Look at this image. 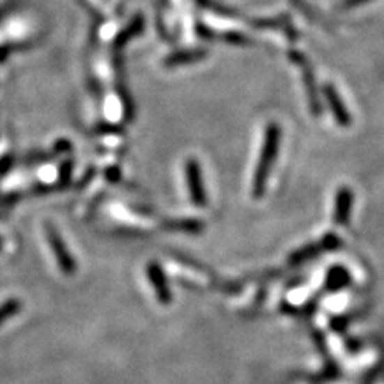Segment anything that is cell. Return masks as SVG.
Segmentation results:
<instances>
[{"mask_svg": "<svg viewBox=\"0 0 384 384\" xmlns=\"http://www.w3.org/2000/svg\"><path fill=\"white\" fill-rule=\"evenodd\" d=\"M280 146V128L277 123L270 122L266 127V133H264V143L261 148V155H259V162L253 176V197H261L264 189H266V183L269 178V173L272 170V165L275 159H277Z\"/></svg>", "mask_w": 384, "mask_h": 384, "instance_id": "cell-1", "label": "cell"}, {"mask_svg": "<svg viewBox=\"0 0 384 384\" xmlns=\"http://www.w3.org/2000/svg\"><path fill=\"white\" fill-rule=\"evenodd\" d=\"M290 58L298 64L302 74V82H305L306 86V93H307V100H309V109L312 112L314 117H318V114H322V105L321 100H318V91L316 86V77H314V72L309 66V63L306 61V58L301 55L298 52H291Z\"/></svg>", "mask_w": 384, "mask_h": 384, "instance_id": "cell-2", "label": "cell"}, {"mask_svg": "<svg viewBox=\"0 0 384 384\" xmlns=\"http://www.w3.org/2000/svg\"><path fill=\"white\" fill-rule=\"evenodd\" d=\"M353 203H354L353 189L348 186L339 187L337 192V197H335V212H333V221L338 226L349 224L351 212H353Z\"/></svg>", "mask_w": 384, "mask_h": 384, "instance_id": "cell-3", "label": "cell"}, {"mask_svg": "<svg viewBox=\"0 0 384 384\" xmlns=\"http://www.w3.org/2000/svg\"><path fill=\"white\" fill-rule=\"evenodd\" d=\"M323 95H325V100L328 102L330 109H332L335 118H337L338 125L341 127H349L351 122H353V118H351V114L348 111V107L344 106V102L341 100V96L338 95L337 89H335L333 85H323Z\"/></svg>", "mask_w": 384, "mask_h": 384, "instance_id": "cell-4", "label": "cell"}, {"mask_svg": "<svg viewBox=\"0 0 384 384\" xmlns=\"http://www.w3.org/2000/svg\"><path fill=\"white\" fill-rule=\"evenodd\" d=\"M186 176H187V185L189 191H191V197L199 207H202L205 202V192L202 189V181H200V171L196 160H187L186 167Z\"/></svg>", "mask_w": 384, "mask_h": 384, "instance_id": "cell-5", "label": "cell"}, {"mask_svg": "<svg viewBox=\"0 0 384 384\" xmlns=\"http://www.w3.org/2000/svg\"><path fill=\"white\" fill-rule=\"evenodd\" d=\"M48 239H50V243H52L53 250H55V253H56V258H58L59 264H61L63 270H66V272H71V270H72L71 258H69L66 248H64L61 240H59V237L56 236V232L53 229L48 231Z\"/></svg>", "mask_w": 384, "mask_h": 384, "instance_id": "cell-6", "label": "cell"}, {"mask_svg": "<svg viewBox=\"0 0 384 384\" xmlns=\"http://www.w3.org/2000/svg\"><path fill=\"white\" fill-rule=\"evenodd\" d=\"M348 282V272L343 268H335L328 274V285L330 289H339Z\"/></svg>", "mask_w": 384, "mask_h": 384, "instance_id": "cell-7", "label": "cell"}, {"mask_svg": "<svg viewBox=\"0 0 384 384\" xmlns=\"http://www.w3.org/2000/svg\"><path fill=\"white\" fill-rule=\"evenodd\" d=\"M151 272V277H153V280L155 282V286H157V291H159V296L162 301H169V290L164 289V285H162V275L159 272V269L157 268H151L149 269Z\"/></svg>", "mask_w": 384, "mask_h": 384, "instance_id": "cell-8", "label": "cell"}, {"mask_svg": "<svg viewBox=\"0 0 384 384\" xmlns=\"http://www.w3.org/2000/svg\"><path fill=\"white\" fill-rule=\"evenodd\" d=\"M16 311H18V302L16 301L8 302L7 306H3L2 309H0V322H2L7 316H10V314H15Z\"/></svg>", "mask_w": 384, "mask_h": 384, "instance_id": "cell-9", "label": "cell"}, {"mask_svg": "<svg viewBox=\"0 0 384 384\" xmlns=\"http://www.w3.org/2000/svg\"><path fill=\"white\" fill-rule=\"evenodd\" d=\"M365 2H369V0H343V2L338 5V8L339 10H349V8H354V7H357V5H362Z\"/></svg>", "mask_w": 384, "mask_h": 384, "instance_id": "cell-10", "label": "cell"}]
</instances>
